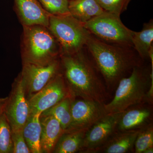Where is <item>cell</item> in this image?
I'll list each match as a JSON object with an SVG mask.
<instances>
[{"mask_svg": "<svg viewBox=\"0 0 153 153\" xmlns=\"http://www.w3.org/2000/svg\"><path fill=\"white\" fill-rule=\"evenodd\" d=\"M74 97H68L52 107L42 113V114L51 115L58 121L64 131L70 126L71 116V105Z\"/></svg>", "mask_w": 153, "mask_h": 153, "instance_id": "obj_20", "label": "cell"}, {"mask_svg": "<svg viewBox=\"0 0 153 153\" xmlns=\"http://www.w3.org/2000/svg\"><path fill=\"white\" fill-rule=\"evenodd\" d=\"M103 104L83 99L73 98L71 123L66 131L87 130L106 114Z\"/></svg>", "mask_w": 153, "mask_h": 153, "instance_id": "obj_11", "label": "cell"}, {"mask_svg": "<svg viewBox=\"0 0 153 153\" xmlns=\"http://www.w3.org/2000/svg\"><path fill=\"white\" fill-rule=\"evenodd\" d=\"M153 22L145 23L143 30L139 32L134 31L132 41L134 49L144 61L149 60V51L153 47Z\"/></svg>", "mask_w": 153, "mask_h": 153, "instance_id": "obj_19", "label": "cell"}, {"mask_svg": "<svg viewBox=\"0 0 153 153\" xmlns=\"http://www.w3.org/2000/svg\"><path fill=\"white\" fill-rule=\"evenodd\" d=\"M68 97H73L60 71L44 88L28 100L30 115L42 113Z\"/></svg>", "mask_w": 153, "mask_h": 153, "instance_id": "obj_9", "label": "cell"}, {"mask_svg": "<svg viewBox=\"0 0 153 153\" xmlns=\"http://www.w3.org/2000/svg\"><path fill=\"white\" fill-rule=\"evenodd\" d=\"M13 153L12 129L4 112L0 116V153Z\"/></svg>", "mask_w": 153, "mask_h": 153, "instance_id": "obj_21", "label": "cell"}, {"mask_svg": "<svg viewBox=\"0 0 153 153\" xmlns=\"http://www.w3.org/2000/svg\"><path fill=\"white\" fill-rule=\"evenodd\" d=\"M140 129L117 131L96 153L134 152V146Z\"/></svg>", "mask_w": 153, "mask_h": 153, "instance_id": "obj_15", "label": "cell"}, {"mask_svg": "<svg viewBox=\"0 0 153 153\" xmlns=\"http://www.w3.org/2000/svg\"><path fill=\"white\" fill-rule=\"evenodd\" d=\"M112 100L103 106L106 114L118 113L133 105L153 100V65L136 66L122 78L115 88Z\"/></svg>", "mask_w": 153, "mask_h": 153, "instance_id": "obj_3", "label": "cell"}, {"mask_svg": "<svg viewBox=\"0 0 153 153\" xmlns=\"http://www.w3.org/2000/svg\"><path fill=\"white\" fill-rule=\"evenodd\" d=\"M12 137L13 144V153H31L25 141L23 129L12 130Z\"/></svg>", "mask_w": 153, "mask_h": 153, "instance_id": "obj_25", "label": "cell"}, {"mask_svg": "<svg viewBox=\"0 0 153 153\" xmlns=\"http://www.w3.org/2000/svg\"><path fill=\"white\" fill-rule=\"evenodd\" d=\"M60 72V58L46 65L23 63L20 75L27 100L44 88Z\"/></svg>", "mask_w": 153, "mask_h": 153, "instance_id": "obj_7", "label": "cell"}, {"mask_svg": "<svg viewBox=\"0 0 153 153\" xmlns=\"http://www.w3.org/2000/svg\"><path fill=\"white\" fill-rule=\"evenodd\" d=\"M68 9L71 16L82 24L105 12L97 0L69 1Z\"/></svg>", "mask_w": 153, "mask_h": 153, "instance_id": "obj_16", "label": "cell"}, {"mask_svg": "<svg viewBox=\"0 0 153 153\" xmlns=\"http://www.w3.org/2000/svg\"><path fill=\"white\" fill-rule=\"evenodd\" d=\"M83 49L74 54L60 55V71L74 98L105 104L110 97L109 92Z\"/></svg>", "mask_w": 153, "mask_h": 153, "instance_id": "obj_2", "label": "cell"}, {"mask_svg": "<svg viewBox=\"0 0 153 153\" xmlns=\"http://www.w3.org/2000/svg\"><path fill=\"white\" fill-rule=\"evenodd\" d=\"M48 28L60 45L61 55L74 54L84 48L90 33L70 13L50 15Z\"/></svg>", "mask_w": 153, "mask_h": 153, "instance_id": "obj_5", "label": "cell"}, {"mask_svg": "<svg viewBox=\"0 0 153 153\" xmlns=\"http://www.w3.org/2000/svg\"><path fill=\"white\" fill-rule=\"evenodd\" d=\"M152 105L143 103L126 109L121 113L117 131L140 129L153 123Z\"/></svg>", "mask_w": 153, "mask_h": 153, "instance_id": "obj_12", "label": "cell"}, {"mask_svg": "<svg viewBox=\"0 0 153 153\" xmlns=\"http://www.w3.org/2000/svg\"><path fill=\"white\" fill-rule=\"evenodd\" d=\"M68 1H73V0H68Z\"/></svg>", "mask_w": 153, "mask_h": 153, "instance_id": "obj_28", "label": "cell"}, {"mask_svg": "<svg viewBox=\"0 0 153 153\" xmlns=\"http://www.w3.org/2000/svg\"><path fill=\"white\" fill-rule=\"evenodd\" d=\"M121 113L106 114L88 129L79 153H96L117 131Z\"/></svg>", "mask_w": 153, "mask_h": 153, "instance_id": "obj_10", "label": "cell"}, {"mask_svg": "<svg viewBox=\"0 0 153 153\" xmlns=\"http://www.w3.org/2000/svg\"><path fill=\"white\" fill-rule=\"evenodd\" d=\"M151 147H153V123L140 129L135 141L134 152L143 153Z\"/></svg>", "mask_w": 153, "mask_h": 153, "instance_id": "obj_22", "label": "cell"}, {"mask_svg": "<svg viewBox=\"0 0 153 153\" xmlns=\"http://www.w3.org/2000/svg\"><path fill=\"white\" fill-rule=\"evenodd\" d=\"M83 25L90 34L105 43L133 47L134 31L125 26L120 16L105 11Z\"/></svg>", "mask_w": 153, "mask_h": 153, "instance_id": "obj_6", "label": "cell"}, {"mask_svg": "<svg viewBox=\"0 0 153 153\" xmlns=\"http://www.w3.org/2000/svg\"><path fill=\"white\" fill-rule=\"evenodd\" d=\"M40 146L42 153H53L55 146L64 130L58 121L51 115L41 114Z\"/></svg>", "mask_w": 153, "mask_h": 153, "instance_id": "obj_14", "label": "cell"}, {"mask_svg": "<svg viewBox=\"0 0 153 153\" xmlns=\"http://www.w3.org/2000/svg\"><path fill=\"white\" fill-rule=\"evenodd\" d=\"M17 13L23 26L39 25L48 27L50 14L38 0H14Z\"/></svg>", "mask_w": 153, "mask_h": 153, "instance_id": "obj_13", "label": "cell"}, {"mask_svg": "<svg viewBox=\"0 0 153 153\" xmlns=\"http://www.w3.org/2000/svg\"><path fill=\"white\" fill-rule=\"evenodd\" d=\"M105 12L118 16L127 9L131 0H97Z\"/></svg>", "mask_w": 153, "mask_h": 153, "instance_id": "obj_24", "label": "cell"}, {"mask_svg": "<svg viewBox=\"0 0 153 153\" xmlns=\"http://www.w3.org/2000/svg\"><path fill=\"white\" fill-rule=\"evenodd\" d=\"M96 68L101 74L108 92L144 61L130 46L107 44L89 33L85 44Z\"/></svg>", "mask_w": 153, "mask_h": 153, "instance_id": "obj_1", "label": "cell"}, {"mask_svg": "<svg viewBox=\"0 0 153 153\" xmlns=\"http://www.w3.org/2000/svg\"><path fill=\"white\" fill-rule=\"evenodd\" d=\"M41 113L30 114L23 127V134L31 153L41 152L40 140L41 127Z\"/></svg>", "mask_w": 153, "mask_h": 153, "instance_id": "obj_17", "label": "cell"}, {"mask_svg": "<svg viewBox=\"0 0 153 153\" xmlns=\"http://www.w3.org/2000/svg\"><path fill=\"white\" fill-rule=\"evenodd\" d=\"M86 131H64L56 144L53 153H79Z\"/></svg>", "mask_w": 153, "mask_h": 153, "instance_id": "obj_18", "label": "cell"}, {"mask_svg": "<svg viewBox=\"0 0 153 153\" xmlns=\"http://www.w3.org/2000/svg\"><path fill=\"white\" fill-rule=\"evenodd\" d=\"M153 153V147L148 148L146 150L144 151L143 153Z\"/></svg>", "mask_w": 153, "mask_h": 153, "instance_id": "obj_27", "label": "cell"}, {"mask_svg": "<svg viewBox=\"0 0 153 153\" xmlns=\"http://www.w3.org/2000/svg\"><path fill=\"white\" fill-rule=\"evenodd\" d=\"M4 112L12 131L23 129L30 116L29 103L20 74L12 85Z\"/></svg>", "mask_w": 153, "mask_h": 153, "instance_id": "obj_8", "label": "cell"}, {"mask_svg": "<svg viewBox=\"0 0 153 153\" xmlns=\"http://www.w3.org/2000/svg\"><path fill=\"white\" fill-rule=\"evenodd\" d=\"M23 63L46 65L60 57V45L48 27L35 25L23 26Z\"/></svg>", "mask_w": 153, "mask_h": 153, "instance_id": "obj_4", "label": "cell"}, {"mask_svg": "<svg viewBox=\"0 0 153 153\" xmlns=\"http://www.w3.org/2000/svg\"><path fill=\"white\" fill-rule=\"evenodd\" d=\"M47 12L51 15L60 16L70 13L68 0H38Z\"/></svg>", "mask_w": 153, "mask_h": 153, "instance_id": "obj_23", "label": "cell"}, {"mask_svg": "<svg viewBox=\"0 0 153 153\" xmlns=\"http://www.w3.org/2000/svg\"><path fill=\"white\" fill-rule=\"evenodd\" d=\"M7 99L8 97L4 98H0V116L2 114L4 111Z\"/></svg>", "mask_w": 153, "mask_h": 153, "instance_id": "obj_26", "label": "cell"}]
</instances>
